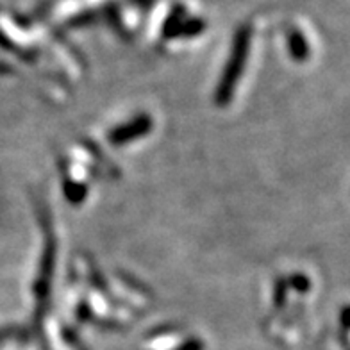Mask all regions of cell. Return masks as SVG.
<instances>
[{"mask_svg":"<svg viewBox=\"0 0 350 350\" xmlns=\"http://www.w3.org/2000/svg\"><path fill=\"white\" fill-rule=\"evenodd\" d=\"M291 49H293V54H295L297 57H306V54H308L306 40L297 33H293V36H291Z\"/></svg>","mask_w":350,"mask_h":350,"instance_id":"cell-1","label":"cell"}]
</instances>
